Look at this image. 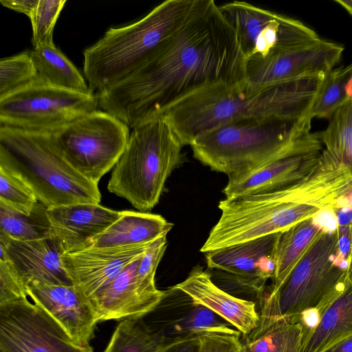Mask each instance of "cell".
Listing matches in <instances>:
<instances>
[{"mask_svg":"<svg viewBox=\"0 0 352 352\" xmlns=\"http://www.w3.org/2000/svg\"><path fill=\"white\" fill-rule=\"evenodd\" d=\"M245 64L219 6L213 0H196L186 20L137 70L96 93L98 106L133 129L203 87L245 82Z\"/></svg>","mask_w":352,"mask_h":352,"instance_id":"6da1fadb","label":"cell"},{"mask_svg":"<svg viewBox=\"0 0 352 352\" xmlns=\"http://www.w3.org/2000/svg\"><path fill=\"white\" fill-rule=\"evenodd\" d=\"M351 193L352 170L323 149L316 167L301 180L220 201V218L200 251L206 253L283 232L323 208L350 206Z\"/></svg>","mask_w":352,"mask_h":352,"instance_id":"7a4b0ae2","label":"cell"},{"mask_svg":"<svg viewBox=\"0 0 352 352\" xmlns=\"http://www.w3.org/2000/svg\"><path fill=\"white\" fill-rule=\"evenodd\" d=\"M325 76L303 78L256 90L249 89L245 82L217 83L176 102L161 116L184 146L190 145L198 135L210 129L239 119L311 120Z\"/></svg>","mask_w":352,"mask_h":352,"instance_id":"3957f363","label":"cell"},{"mask_svg":"<svg viewBox=\"0 0 352 352\" xmlns=\"http://www.w3.org/2000/svg\"><path fill=\"white\" fill-rule=\"evenodd\" d=\"M311 122L239 119L201 133L190 146L201 164L229 176L285 155L322 151Z\"/></svg>","mask_w":352,"mask_h":352,"instance_id":"277c9868","label":"cell"},{"mask_svg":"<svg viewBox=\"0 0 352 352\" xmlns=\"http://www.w3.org/2000/svg\"><path fill=\"white\" fill-rule=\"evenodd\" d=\"M195 3L166 0L133 23L110 28L84 50L83 72L89 89L96 93L132 74L186 20Z\"/></svg>","mask_w":352,"mask_h":352,"instance_id":"5b68a950","label":"cell"},{"mask_svg":"<svg viewBox=\"0 0 352 352\" xmlns=\"http://www.w3.org/2000/svg\"><path fill=\"white\" fill-rule=\"evenodd\" d=\"M0 165L20 176L47 208L100 202L98 185L69 164L51 133L0 126Z\"/></svg>","mask_w":352,"mask_h":352,"instance_id":"8992f818","label":"cell"},{"mask_svg":"<svg viewBox=\"0 0 352 352\" xmlns=\"http://www.w3.org/2000/svg\"><path fill=\"white\" fill-rule=\"evenodd\" d=\"M184 146L162 116L133 129L113 169L108 190L140 212L151 210L158 204L167 179L184 162Z\"/></svg>","mask_w":352,"mask_h":352,"instance_id":"52a82bcc","label":"cell"},{"mask_svg":"<svg viewBox=\"0 0 352 352\" xmlns=\"http://www.w3.org/2000/svg\"><path fill=\"white\" fill-rule=\"evenodd\" d=\"M336 250V231L322 233L278 291L260 299V322L256 329L280 318L299 322L303 311L317 308L346 272L335 263Z\"/></svg>","mask_w":352,"mask_h":352,"instance_id":"ba28073f","label":"cell"},{"mask_svg":"<svg viewBox=\"0 0 352 352\" xmlns=\"http://www.w3.org/2000/svg\"><path fill=\"white\" fill-rule=\"evenodd\" d=\"M129 129L116 116L97 109L51 134L69 164L98 185L123 153L130 137Z\"/></svg>","mask_w":352,"mask_h":352,"instance_id":"9c48e42d","label":"cell"},{"mask_svg":"<svg viewBox=\"0 0 352 352\" xmlns=\"http://www.w3.org/2000/svg\"><path fill=\"white\" fill-rule=\"evenodd\" d=\"M98 107L96 93L72 91L36 79L0 98V126L53 133Z\"/></svg>","mask_w":352,"mask_h":352,"instance_id":"30bf717a","label":"cell"},{"mask_svg":"<svg viewBox=\"0 0 352 352\" xmlns=\"http://www.w3.org/2000/svg\"><path fill=\"white\" fill-rule=\"evenodd\" d=\"M219 8L234 29L246 60L264 58L319 38L314 30L298 20L247 2L234 1Z\"/></svg>","mask_w":352,"mask_h":352,"instance_id":"8fae6325","label":"cell"},{"mask_svg":"<svg viewBox=\"0 0 352 352\" xmlns=\"http://www.w3.org/2000/svg\"><path fill=\"white\" fill-rule=\"evenodd\" d=\"M0 352H94L28 298L0 304Z\"/></svg>","mask_w":352,"mask_h":352,"instance_id":"7c38bea8","label":"cell"},{"mask_svg":"<svg viewBox=\"0 0 352 352\" xmlns=\"http://www.w3.org/2000/svg\"><path fill=\"white\" fill-rule=\"evenodd\" d=\"M344 50L342 45L319 37L264 58H248L246 86L256 90L303 78L325 76L340 61Z\"/></svg>","mask_w":352,"mask_h":352,"instance_id":"4fadbf2b","label":"cell"},{"mask_svg":"<svg viewBox=\"0 0 352 352\" xmlns=\"http://www.w3.org/2000/svg\"><path fill=\"white\" fill-rule=\"evenodd\" d=\"M280 232L206 252L208 267L218 272L216 276L224 283L225 291L261 299L266 282L274 274Z\"/></svg>","mask_w":352,"mask_h":352,"instance_id":"5bb4252c","label":"cell"},{"mask_svg":"<svg viewBox=\"0 0 352 352\" xmlns=\"http://www.w3.org/2000/svg\"><path fill=\"white\" fill-rule=\"evenodd\" d=\"M153 241L65 252L62 263L73 285L89 300L128 265L142 256Z\"/></svg>","mask_w":352,"mask_h":352,"instance_id":"9a60e30c","label":"cell"},{"mask_svg":"<svg viewBox=\"0 0 352 352\" xmlns=\"http://www.w3.org/2000/svg\"><path fill=\"white\" fill-rule=\"evenodd\" d=\"M27 295L51 316L78 345L89 346L98 322L89 300L74 285L32 280Z\"/></svg>","mask_w":352,"mask_h":352,"instance_id":"2e32d148","label":"cell"},{"mask_svg":"<svg viewBox=\"0 0 352 352\" xmlns=\"http://www.w3.org/2000/svg\"><path fill=\"white\" fill-rule=\"evenodd\" d=\"M322 151L285 155L231 175L222 192L226 198L276 190L307 177L318 165Z\"/></svg>","mask_w":352,"mask_h":352,"instance_id":"e0dca14e","label":"cell"},{"mask_svg":"<svg viewBox=\"0 0 352 352\" xmlns=\"http://www.w3.org/2000/svg\"><path fill=\"white\" fill-rule=\"evenodd\" d=\"M173 288L186 294L193 304L215 313L242 336L251 333L259 324V312L254 302L226 292L199 266L194 267L186 279Z\"/></svg>","mask_w":352,"mask_h":352,"instance_id":"ac0fdd59","label":"cell"},{"mask_svg":"<svg viewBox=\"0 0 352 352\" xmlns=\"http://www.w3.org/2000/svg\"><path fill=\"white\" fill-rule=\"evenodd\" d=\"M0 248L6 252L25 288L32 280L73 285L62 263L65 252L54 234L28 241L0 234Z\"/></svg>","mask_w":352,"mask_h":352,"instance_id":"d6986e66","label":"cell"},{"mask_svg":"<svg viewBox=\"0 0 352 352\" xmlns=\"http://www.w3.org/2000/svg\"><path fill=\"white\" fill-rule=\"evenodd\" d=\"M122 214L100 204L79 203L48 208L47 215L54 235L65 252L80 250Z\"/></svg>","mask_w":352,"mask_h":352,"instance_id":"ffe728a7","label":"cell"},{"mask_svg":"<svg viewBox=\"0 0 352 352\" xmlns=\"http://www.w3.org/2000/svg\"><path fill=\"white\" fill-rule=\"evenodd\" d=\"M320 319L300 352H324L352 335V271H346L317 307Z\"/></svg>","mask_w":352,"mask_h":352,"instance_id":"44dd1931","label":"cell"},{"mask_svg":"<svg viewBox=\"0 0 352 352\" xmlns=\"http://www.w3.org/2000/svg\"><path fill=\"white\" fill-rule=\"evenodd\" d=\"M142 256L128 265L89 299L98 322L142 317L154 310L139 293L136 283V272Z\"/></svg>","mask_w":352,"mask_h":352,"instance_id":"7402d4cb","label":"cell"},{"mask_svg":"<svg viewBox=\"0 0 352 352\" xmlns=\"http://www.w3.org/2000/svg\"><path fill=\"white\" fill-rule=\"evenodd\" d=\"M173 224L162 216L146 212L123 210L118 220L80 249L138 245L155 241L168 234Z\"/></svg>","mask_w":352,"mask_h":352,"instance_id":"603a6c76","label":"cell"},{"mask_svg":"<svg viewBox=\"0 0 352 352\" xmlns=\"http://www.w3.org/2000/svg\"><path fill=\"white\" fill-rule=\"evenodd\" d=\"M323 232L312 217L298 222L280 232L276 253L272 283L265 296L275 294L305 254Z\"/></svg>","mask_w":352,"mask_h":352,"instance_id":"cb8c5ba5","label":"cell"},{"mask_svg":"<svg viewBox=\"0 0 352 352\" xmlns=\"http://www.w3.org/2000/svg\"><path fill=\"white\" fill-rule=\"evenodd\" d=\"M37 71V80L61 89L85 94L95 93L86 78L54 43L30 51Z\"/></svg>","mask_w":352,"mask_h":352,"instance_id":"d4e9b609","label":"cell"},{"mask_svg":"<svg viewBox=\"0 0 352 352\" xmlns=\"http://www.w3.org/2000/svg\"><path fill=\"white\" fill-rule=\"evenodd\" d=\"M302 327L290 319L276 320L241 339V352H300Z\"/></svg>","mask_w":352,"mask_h":352,"instance_id":"484cf974","label":"cell"},{"mask_svg":"<svg viewBox=\"0 0 352 352\" xmlns=\"http://www.w3.org/2000/svg\"><path fill=\"white\" fill-rule=\"evenodd\" d=\"M177 340L155 331L142 317L127 318L118 324L104 352H163Z\"/></svg>","mask_w":352,"mask_h":352,"instance_id":"4316f807","label":"cell"},{"mask_svg":"<svg viewBox=\"0 0 352 352\" xmlns=\"http://www.w3.org/2000/svg\"><path fill=\"white\" fill-rule=\"evenodd\" d=\"M47 208L38 201L32 213L25 215L0 205V234L21 241L52 236Z\"/></svg>","mask_w":352,"mask_h":352,"instance_id":"83f0119b","label":"cell"},{"mask_svg":"<svg viewBox=\"0 0 352 352\" xmlns=\"http://www.w3.org/2000/svg\"><path fill=\"white\" fill-rule=\"evenodd\" d=\"M320 138L324 150L352 170V99H348L334 113Z\"/></svg>","mask_w":352,"mask_h":352,"instance_id":"f1b7e54d","label":"cell"},{"mask_svg":"<svg viewBox=\"0 0 352 352\" xmlns=\"http://www.w3.org/2000/svg\"><path fill=\"white\" fill-rule=\"evenodd\" d=\"M166 325L168 328L160 333L171 340L187 339L206 332L237 331L209 309L193 303L192 308L184 315L170 321Z\"/></svg>","mask_w":352,"mask_h":352,"instance_id":"f546056e","label":"cell"},{"mask_svg":"<svg viewBox=\"0 0 352 352\" xmlns=\"http://www.w3.org/2000/svg\"><path fill=\"white\" fill-rule=\"evenodd\" d=\"M167 234H162L152 243L142 255L136 272L139 293L154 309L168 292L159 290L155 282L157 266L167 247Z\"/></svg>","mask_w":352,"mask_h":352,"instance_id":"4dcf8cb0","label":"cell"},{"mask_svg":"<svg viewBox=\"0 0 352 352\" xmlns=\"http://www.w3.org/2000/svg\"><path fill=\"white\" fill-rule=\"evenodd\" d=\"M352 73V63L331 69L324 77L312 109V118L330 119L348 100L345 87Z\"/></svg>","mask_w":352,"mask_h":352,"instance_id":"1f68e13d","label":"cell"},{"mask_svg":"<svg viewBox=\"0 0 352 352\" xmlns=\"http://www.w3.org/2000/svg\"><path fill=\"white\" fill-rule=\"evenodd\" d=\"M38 201L33 190L20 176L0 165V205L30 215Z\"/></svg>","mask_w":352,"mask_h":352,"instance_id":"d6a6232c","label":"cell"},{"mask_svg":"<svg viewBox=\"0 0 352 352\" xmlns=\"http://www.w3.org/2000/svg\"><path fill=\"white\" fill-rule=\"evenodd\" d=\"M37 79V71L30 51L0 60V98L14 92Z\"/></svg>","mask_w":352,"mask_h":352,"instance_id":"836d02e7","label":"cell"},{"mask_svg":"<svg viewBox=\"0 0 352 352\" xmlns=\"http://www.w3.org/2000/svg\"><path fill=\"white\" fill-rule=\"evenodd\" d=\"M66 0H39L32 16V43L34 48L54 43L53 32Z\"/></svg>","mask_w":352,"mask_h":352,"instance_id":"e575fe53","label":"cell"},{"mask_svg":"<svg viewBox=\"0 0 352 352\" xmlns=\"http://www.w3.org/2000/svg\"><path fill=\"white\" fill-rule=\"evenodd\" d=\"M0 252V304L27 298L25 288L6 252L1 248Z\"/></svg>","mask_w":352,"mask_h":352,"instance_id":"d590c367","label":"cell"},{"mask_svg":"<svg viewBox=\"0 0 352 352\" xmlns=\"http://www.w3.org/2000/svg\"><path fill=\"white\" fill-rule=\"evenodd\" d=\"M241 333L206 332L199 335L197 352H233L241 345Z\"/></svg>","mask_w":352,"mask_h":352,"instance_id":"8d00e7d4","label":"cell"},{"mask_svg":"<svg viewBox=\"0 0 352 352\" xmlns=\"http://www.w3.org/2000/svg\"><path fill=\"white\" fill-rule=\"evenodd\" d=\"M337 250L335 263L344 271H347L352 256V224L338 226Z\"/></svg>","mask_w":352,"mask_h":352,"instance_id":"74e56055","label":"cell"},{"mask_svg":"<svg viewBox=\"0 0 352 352\" xmlns=\"http://www.w3.org/2000/svg\"><path fill=\"white\" fill-rule=\"evenodd\" d=\"M314 223L324 233L335 232L338 228V220L336 209L323 208L312 217Z\"/></svg>","mask_w":352,"mask_h":352,"instance_id":"f35d334b","label":"cell"},{"mask_svg":"<svg viewBox=\"0 0 352 352\" xmlns=\"http://www.w3.org/2000/svg\"><path fill=\"white\" fill-rule=\"evenodd\" d=\"M39 0H1L2 6L21 12L30 19L32 16Z\"/></svg>","mask_w":352,"mask_h":352,"instance_id":"ab89813d","label":"cell"},{"mask_svg":"<svg viewBox=\"0 0 352 352\" xmlns=\"http://www.w3.org/2000/svg\"><path fill=\"white\" fill-rule=\"evenodd\" d=\"M198 337L182 339L172 344L163 352H197Z\"/></svg>","mask_w":352,"mask_h":352,"instance_id":"60d3db41","label":"cell"},{"mask_svg":"<svg viewBox=\"0 0 352 352\" xmlns=\"http://www.w3.org/2000/svg\"><path fill=\"white\" fill-rule=\"evenodd\" d=\"M338 226H349L352 224V208L342 207L336 210Z\"/></svg>","mask_w":352,"mask_h":352,"instance_id":"b9f144b4","label":"cell"},{"mask_svg":"<svg viewBox=\"0 0 352 352\" xmlns=\"http://www.w3.org/2000/svg\"><path fill=\"white\" fill-rule=\"evenodd\" d=\"M324 352H352V335L334 344Z\"/></svg>","mask_w":352,"mask_h":352,"instance_id":"7bdbcfd3","label":"cell"},{"mask_svg":"<svg viewBox=\"0 0 352 352\" xmlns=\"http://www.w3.org/2000/svg\"><path fill=\"white\" fill-rule=\"evenodd\" d=\"M335 2L340 5L352 16V0H336Z\"/></svg>","mask_w":352,"mask_h":352,"instance_id":"ee69618b","label":"cell"},{"mask_svg":"<svg viewBox=\"0 0 352 352\" xmlns=\"http://www.w3.org/2000/svg\"><path fill=\"white\" fill-rule=\"evenodd\" d=\"M346 94L348 99H352V73L347 80L345 87Z\"/></svg>","mask_w":352,"mask_h":352,"instance_id":"f6af8a7d","label":"cell"},{"mask_svg":"<svg viewBox=\"0 0 352 352\" xmlns=\"http://www.w3.org/2000/svg\"><path fill=\"white\" fill-rule=\"evenodd\" d=\"M347 271H352V256H351V262H350L349 267Z\"/></svg>","mask_w":352,"mask_h":352,"instance_id":"bcb514c9","label":"cell"},{"mask_svg":"<svg viewBox=\"0 0 352 352\" xmlns=\"http://www.w3.org/2000/svg\"><path fill=\"white\" fill-rule=\"evenodd\" d=\"M241 345L239 348H237L235 351H234L233 352H241Z\"/></svg>","mask_w":352,"mask_h":352,"instance_id":"7dc6e473","label":"cell"}]
</instances>
